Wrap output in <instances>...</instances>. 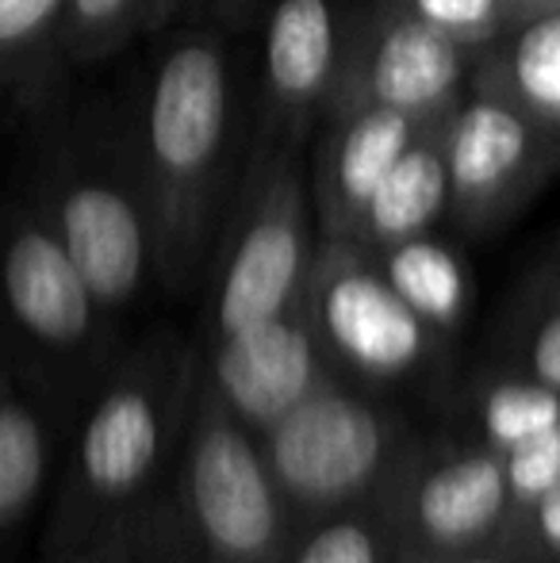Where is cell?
Wrapping results in <instances>:
<instances>
[{
  "mask_svg": "<svg viewBox=\"0 0 560 563\" xmlns=\"http://www.w3.org/2000/svg\"><path fill=\"white\" fill-rule=\"evenodd\" d=\"M553 8H560V0H557V4H553Z\"/></svg>",
  "mask_w": 560,
  "mask_h": 563,
  "instance_id": "1f68e13d",
  "label": "cell"
},
{
  "mask_svg": "<svg viewBox=\"0 0 560 563\" xmlns=\"http://www.w3.org/2000/svg\"><path fill=\"white\" fill-rule=\"evenodd\" d=\"M319 242L307 146L254 142L204 273V341L239 334L296 307Z\"/></svg>",
  "mask_w": 560,
  "mask_h": 563,
  "instance_id": "5b68a950",
  "label": "cell"
},
{
  "mask_svg": "<svg viewBox=\"0 0 560 563\" xmlns=\"http://www.w3.org/2000/svg\"><path fill=\"white\" fill-rule=\"evenodd\" d=\"M415 441L419 430L392 395L342 376H330L281 422L257 433V449L292 514V529L381 495Z\"/></svg>",
  "mask_w": 560,
  "mask_h": 563,
  "instance_id": "52a82bcc",
  "label": "cell"
},
{
  "mask_svg": "<svg viewBox=\"0 0 560 563\" xmlns=\"http://www.w3.org/2000/svg\"><path fill=\"white\" fill-rule=\"evenodd\" d=\"M157 563H284L292 514L257 438L204 379L185 449L154 503Z\"/></svg>",
  "mask_w": 560,
  "mask_h": 563,
  "instance_id": "277c9868",
  "label": "cell"
},
{
  "mask_svg": "<svg viewBox=\"0 0 560 563\" xmlns=\"http://www.w3.org/2000/svg\"><path fill=\"white\" fill-rule=\"evenodd\" d=\"M396 4L480 51L515 27L510 0H396Z\"/></svg>",
  "mask_w": 560,
  "mask_h": 563,
  "instance_id": "cb8c5ba5",
  "label": "cell"
},
{
  "mask_svg": "<svg viewBox=\"0 0 560 563\" xmlns=\"http://www.w3.org/2000/svg\"><path fill=\"white\" fill-rule=\"evenodd\" d=\"M399 529L388 487L365 503L342 506L292 529L284 563H396Z\"/></svg>",
  "mask_w": 560,
  "mask_h": 563,
  "instance_id": "ffe728a7",
  "label": "cell"
},
{
  "mask_svg": "<svg viewBox=\"0 0 560 563\" xmlns=\"http://www.w3.org/2000/svg\"><path fill=\"white\" fill-rule=\"evenodd\" d=\"M446 119L426 126L419 139L411 142V150L396 162V169L384 177L365 219H361L353 245H361L369 253L404 245L411 238H422L426 227L446 211V165H441Z\"/></svg>",
  "mask_w": 560,
  "mask_h": 563,
  "instance_id": "e0dca14e",
  "label": "cell"
},
{
  "mask_svg": "<svg viewBox=\"0 0 560 563\" xmlns=\"http://www.w3.org/2000/svg\"><path fill=\"white\" fill-rule=\"evenodd\" d=\"M472 77L510 92L560 126V8L523 20L487 43Z\"/></svg>",
  "mask_w": 560,
  "mask_h": 563,
  "instance_id": "d6986e66",
  "label": "cell"
},
{
  "mask_svg": "<svg viewBox=\"0 0 560 563\" xmlns=\"http://www.w3.org/2000/svg\"><path fill=\"white\" fill-rule=\"evenodd\" d=\"M507 464V490H510V518L530 510L534 503L560 487V426L546 430L541 438L526 441L523 449L503 456ZM510 526V521H507Z\"/></svg>",
  "mask_w": 560,
  "mask_h": 563,
  "instance_id": "d4e9b609",
  "label": "cell"
},
{
  "mask_svg": "<svg viewBox=\"0 0 560 563\" xmlns=\"http://www.w3.org/2000/svg\"><path fill=\"white\" fill-rule=\"evenodd\" d=\"M449 112L411 115L396 108H358L322 119L319 150L311 157V200L319 234L330 242H353L384 177L396 169V162L426 126Z\"/></svg>",
  "mask_w": 560,
  "mask_h": 563,
  "instance_id": "9a60e30c",
  "label": "cell"
},
{
  "mask_svg": "<svg viewBox=\"0 0 560 563\" xmlns=\"http://www.w3.org/2000/svg\"><path fill=\"white\" fill-rule=\"evenodd\" d=\"M4 353H8V341H4V327H0V361H4Z\"/></svg>",
  "mask_w": 560,
  "mask_h": 563,
  "instance_id": "4dcf8cb0",
  "label": "cell"
},
{
  "mask_svg": "<svg viewBox=\"0 0 560 563\" xmlns=\"http://www.w3.org/2000/svg\"><path fill=\"white\" fill-rule=\"evenodd\" d=\"M396 563H557L546 556H534V552H518V549H476V552H461V556H446V560H396Z\"/></svg>",
  "mask_w": 560,
  "mask_h": 563,
  "instance_id": "83f0119b",
  "label": "cell"
},
{
  "mask_svg": "<svg viewBox=\"0 0 560 563\" xmlns=\"http://www.w3.org/2000/svg\"><path fill=\"white\" fill-rule=\"evenodd\" d=\"M495 361L560 391V268L534 276L518 291L503 319Z\"/></svg>",
  "mask_w": 560,
  "mask_h": 563,
  "instance_id": "44dd1931",
  "label": "cell"
},
{
  "mask_svg": "<svg viewBox=\"0 0 560 563\" xmlns=\"http://www.w3.org/2000/svg\"><path fill=\"white\" fill-rule=\"evenodd\" d=\"M560 162V126L472 77L441 131L446 216L469 234L507 227L549 185Z\"/></svg>",
  "mask_w": 560,
  "mask_h": 563,
  "instance_id": "9c48e42d",
  "label": "cell"
},
{
  "mask_svg": "<svg viewBox=\"0 0 560 563\" xmlns=\"http://www.w3.org/2000/svg\"><path fill=\"white\" fill-rule=\"evenodd\" d=\"M77 407L31 376L12 353L0 361V563L23 549L51 506Z\"/></svg>",
  "mask_w": 560,
  "mask_h": 563,
  "instance_id": "5bb4252c",
  "label": "cell"
},
{
  "mask_svg": "<svg viewBox=\"0 0 560 563\" xmlns=\"http://www.w3.org/2000/svg\"><path fill=\"white\" fill-rule=\"evenodd\" d=\"M503 549L534 552V556L560 563V487L549 490L530 510L510 518L507 533H503Z\"/></svg>",
  "mask_w": 560,
  "mask_h": 563,
  "instance_id": "4316f807",
  "label": "cell"
},
{
  "mask_svg": "<svg viewBox=\"0 0 560 563\" xmlns=\"http://www.w3.org/2000/svg\"><path fill=\"white\" fill-rule=\"evenodd\" d=\"M376 261H381L392 288L407 299V307L419 314L426 327H433L446 341L461 330L469 296H464L461 268H457L446 253L426 250L419 238H411V242H404V245L381 250Z\"/></svg>",
  "mask_w": 560,
  "mask_h": 563,
  "instance_id": "7402d4cb",
  "label": "cell"
},
{
  "mask_svg": "<svg viewBox=\"0 0 560 563\" xmlns=\"http://www.w3.org/2000/svg\"><path fill=\"white\" fill-rule=\"evenodd\" d=\"M200 364L219 402L254 438L273 422H281L292 407H299L315 387L338 376L322 353V341L315 334L304 299L277 319L204 341Z\"/></svg>",
  "mask_w": 560,
  "mask_h": 563,
  "instance_id": "4fadbf2b",
  "label": "cell"
},
{
  "mask_svg": "<svg viewBox=\"0 0 560 563\" xmlns=\"http://www.w3.org/2000/svg\"><path fill=\"white\" fill-rule=\"evenodd\" d=\"M43 563H157V533H154V506L139 518H128L105 533L89 537L77 549L58 556H43Z\"/></svg>",
  "mask_w": 560,
  "mask_h": 563,
  "instance_id": "484cf974",
  "label": "cell"
},
{
  "mask_svg": "<svg viewBox=\"0 0 560 563\" xmlns=\"http://www.w3.org/2000/svg\"><path fill=\"white\" fill-rule=\"evenodd\" d=\"M128 131L154 211L162 280L169 291H185L208 273L254 146L242 126L239 62L227 35L188 27L165 38L135 112H128Z\"/></svg>",
  "mask_w": 560,
  "mask_h": 563,
  "instance_id": "6da1fadb",
  "label": "cell"
},
{
  "mask_svg": "<svg viewBox=\"0 0 560 563\" xmlns=\"http://www.w3.org/2000/svg\"><path fill=\"white\" fill-rule=\"evenodd\" d=\"M28 196L108 314H131L162 280V250L128 119L58 112L35 146Z\"/></svg>",
  "mask_w": 560,
  "mask_h": 563,
  "instance_id": "3957f363",
  "label": "cell"
},
{
  "mask_svg": "<svg viewBox=\"0 0 560 563\" xmlns=\"http://www.w3.org/2000/svg\"><path fill=\"white\" fill-rule=\"evenodd\" d=\"M345 15L338 0H270L262 31L254 142L307 146L327 115L342 62Z\"/></svg>",
  "mask_w": 560,
  "mask_h": 563,
  "instance_id": "7c38bea8",
  "label": "cell"
},
{
  "mask_svg": "<svg viewBox=\"0 0 560 563\" xmlns=\"http://www.w3.org/2000/svg\"><path fill=\"white\" fill-rule=\"evenodd\" d=\"M0 327L8 353L69 407H81L128 341L28 188L0 196Z\"/></svg>",
  "mask_w": 560,
  "mask_h": 563,
  "instance_id": "8992f818",
  "label": "cell"
},
{
  "mask_svg": "<svg viewBox=\"0 0 560 563\" xmlns=\"http://www.w3.org/2000/svg\"><path fill=\"white\" fill-rule=\"evenodd\" d=\"M69 0H0V100L35 112L54 97L66 58Z\"/></svg>",
  "mask_w": 560,
  "mask_h": 563,
  "instance_id": "2e32d148",
  "label": "cell"
},
{
  "mask_svg": "<svg viewBox=\"0 0 560 563\" xmlns=\"http://www.w3.org/2000/svg\"><path fill=\"white\" fill-rule=\"evenodd\" d=\"M304 303L330 368L369 391L433 384L446 364V338L426 327L392 288L376 253L353 242H319Z\"/></svg>",
  "mask_w": 560,
  "mask_h": 563,
  "instance_id": "ba28073f",
  "label": "cell"
},
{
  "mask_svg": "<svg viewBox=\"0 0 560 563\" xmlns=\"http://www.w3.org/2000/svg\"><path fill=\"white\" fill-rule=\"evenodd\" d=\"M461 418L472 438L507 456L560 426V391L495 361L461 387Z\"/></svg>",
  "mask_w": 560,
  "mask_h": 563,
  "instance_id": "ac0fdd59",
  "label": "cell"
},
{
  "mask_svg": "<svg viewBox=\"0 0 560 563\" xmlns=\"http://www.w3.org/2000/svg\"><path fill=\"white\" fill-rule=\"evenodd\" d=\"M211 12L219 15L223 23H231V27H242V23H250L257 12H262L270 0H208Z\"/></svg>",
  "mask_w": 560,
  "mask_h": 563,
  "instance_id": "f1b7e54d",
  "label": "cell"
},
{
  "mask_svg": "<svg viewBox=\"0 0 560 563\" xmlns=\"http://www.w3.org/2000/svg\"><path fill=\"white\" fill-rule=\"evenodd\" d=\"M200 395V345L177 330L123 341L69 426L43 556L139 518L162 498Z\"/></svg>",
  "mask_w": 560,
  "mask_h": 563,
  "instance_id": "7a4b0ae2",
  "label": "cell"
},
{
  "mask_svg": "<svg viewBox=\"0 0 560 563\" xmlns=\"http://www.w3.org/2000/svg\"><path fill=\"white\" fill-rule=\"evenodd\" d=\"M177 8L180 0H69V66H92V62L112 58L128 43L165 27Z\"/></svg>",
  "mask_w": 560,
  "mask_h": 563,
  "instance_id": "603a6c76",
  "label": "cell"
},
{
  "mask_svg": "<svg viewBox=\"0 0 560 563\" xmlns=\"http://www.w3.org/2000/svg\"><path fill=\"white\" fill-rule=\"evenodd\" d=\"M476 62L480 46L446 35L396 0H365L345 15L342 62L322 119L358 108L441 115L464 97Z\"/></svg>",
  "mask_w": 560,
  "mask_h": 563,
  "instance_id": "8fae6325",
  "label": "cell"
},
{
  "mask_svg": "<svg viewBox=\"0 0 560 563\" xmlns=\"http://www.w3.org/2000/svg\"><path fill=\"white\" fill-rule=\"evenodd\" d=\"M399 529V560H446L503 544L510 490L503 452L446 430L415 441L388 483Z\"/></svg>",
  "mask_w": 560,
  "mask_h": 563,
  "instance_id": "30bf717a",
  "label": "cell"
},
{
  "mask_svg": "<svg viewBox=\"0 0 560 563\" xmlns=\"http://www.w3.org/2000/svg\"><path fill=\"white\" fill-rule=\"evenodd\" d=\"M553 4L557 0H510V8H515V23L534 20V15H541V12H553Z\"/></svg>",
  "mask_w": 560,
  "mask_h": 563,
  "instance_id": "f546056e",
  "label": "cell"
}]
</instances>
